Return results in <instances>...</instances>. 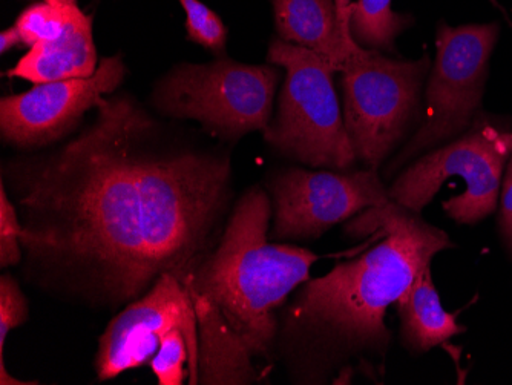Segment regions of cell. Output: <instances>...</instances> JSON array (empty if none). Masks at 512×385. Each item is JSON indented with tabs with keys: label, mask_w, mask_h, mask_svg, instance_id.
<instances>
[{
	"label": "cell",
	"mask_w": 512,
	"mask_h": 385,
	"mask_svg": "<svg viewBox=\"0 0 512 385\" xmlns=\"http://www.w3.org/2000/svg\"><path fill=\"white\" fill-rule=\"evenodd\" d=\"M275 240H315L336 224L390 201L376 169L289 168L270 178Z\"/></svg>",
	"instance_id": "9c48e42d"
},
{
	"label": "cell",
	"mask_w": 512,
	"mask_h": 385,
	"mask_svg": "<svg viewBox=\"0 0 512 385\" xmlns=\"http://www.w3.org/2000/svg\"><path fill=\"white\" fill-rule=\"evenodd\" d=\"M122 56L105 57L91 77L34 85L27 93L0 100L2 139L17 148L50 145L68 134L89 109L125 79Z\"/></svg>",
	"instance_id": "8fae6325"
},
{
	"label": "cell",
	"mask_w": 512,
	"mask_h": 385,
	"mask_svg": "<svg viewBox=\"0 0 512 385\" xmlns=\"http://www.w3.org/2000/svg\"><path fill=\"white\" fill-rule=\"evenodd\" d=\"M19 43H22V37L13 25V27L2 31V34H0V53L5 54L7 51L13 50Z\"/></svg>",
	"instance_id": "603a6c76"
},
{
	"label": "cell",
	"mask_w": 512,
	"mask_h": 385,
	"mask_svg": "<svg viewBox=\"0 0 512 385\" xmlns=\"http://www.w3.org/2000/svg\"><path fill=\"white\" fill-rule=\"evenodd\" d=\"M180 327L188 333L191 384H198V324L191 293L174 275H161L154 286L115 316L99 341L96 372L100 381L151 362L161 338Z\"/></svg>",
	"instance_id": "30bf717a"
},
{
	"label": "cell",
	"mask_w": 512,
	"mask_h": 385,
	"mask_svg": "<svg viewBox=\"0 0 512 385\" xmlns=\"http://www.w3.org/2000/svg\"><path fill=\"white\" fill-rule=\"evenodd\" d=\"M45 2H50V4H76L77 0H45Z\"/></svg>",
	"instance_id": "cb8c5ba5"
},
{
	"label": "cell",
	"mask_w": 512,
	"mask_h": 385,
	"mask_svg": "<svg viewBox=\"0 0 512 385\" xmlns=\"http://www.w3.org/2000/svg\"><path fill=\"white\" fill-rule=\"evenodd\" d=\"M25 234L16 208L7 195V188L2 181L0 188V266H16L22 260V238Z\"/></svg>",
	"instance_id": "ffe728a7"
},
{
	"label": "cell",
	"mask_w": 512,
	"mask_h": 385,
	"mask_svg": "<svg viewBox=\"0 0 512 385\" xmlns=\"http://www.w3.org/2000/svg\"><path fill=\"white\" fill-rule=\"evenodd\" d=\"M99 68L92 17L82 14L62 36L39 42L20 57L8 76L33 85L91 77Z\"/></svg>",
	"instance_id": "5bb4252c"
},
{
	"label": "cell",
	"mask_w": 512,
	"mask_h": 385,
	"mask_svg": "<svg viewBox=\"0 0 512 385\" xmlns=\"http://www.w3.org/2000/svg\"><path fill=\"white\" fill-rule=\"evenodd\" d=\"M186 13L189 39L215 54H224L227 30L223 20L200 0H180Z\"/></svg>",
	"instance_id": "d6986e66"
},
{
	"label": "cell",
	"mask_w": 512,
	"mask_h": 385,
	"mask_svg": "<svg viewBox=\"0 0 512 385\" xmlns=\"http://www.w3.org/2000/svg\"><path fill=\"white\" fill-rule=\"evenodd\" d=\"M394 307L401 321L399 341L410 355H424L467 330L457 323L454 313L442 306L431 264L417 274L408 292Z\"/></svg>",
	"instance_id": "9a60e30c"
},
{
	"label": "cell",
	"mask_w": 512,
	"mask_h": 385,
	"mask_svg": "<svg viewBox=\"0 0 512 385\" xmlns=\"http://www.w3.org/2000/svg\"><path fill=\"white\" fill-rule=\"evenodd\" d=\"M499 205V234L509 257L512 258V151L503 174Z\"/></svg>",
	"instance_id": "7402d4cb"
},
{
	"label": "cell",
	"mask_w": 512,
	"mask_h": 385,
	"mask_svg": "<svg viewBox=\"0 0 512 385\" xmlns=\"http://www.w3.org/2000/svg\"><path fill=\"white\" fill-rule=\"evenodd\" d=\"M393 0H356L348 7L353 39L368 50L393 51L408 20L391 8Z\"/></svg>",
	"instance_id": "2e32d148"
},
{
	"label": "cell",
	"mask_w": 512,
	"mask_h": 385,
	"mask_svg": "<svg viewBox=\"0 0 512 385\" xmlns=\"http://www.w3.org/2000/svg\"><path fill=\"white\" fill-rule=\"evenodd\" d=\"M352 0H273L279 39L330 60L341 73L361 47L350 31Z\"/></svg>",
	"instance_id": "7c38bea8"
},
{
	"label": "cell",
	"mask_w": 512,
	"mask_h": 385,
	"mask_svg": "<svg viewBox=\"0 0 512 385\" xmlns=\"http://www.w3.org/2000/svg\"><path fill=\"white\" fill-rule=\"evenodd\" d=\"M192 347L188 333L180 327L161 338L160 347L151 359V369L160 385H181L188 376L186 362H191Z\"/></svg>",
	"instance_id": "ac0fdd59"
},
{
	"label": "cell",
	"mask_w": 512,
	"mask_h": 385,
	"mask_svg": "<svg viewBox=\"0 0 512 385\" xmlns=\"http://www.w3.org/2000/svg\"><path fill=\"white\" fill-rule=\"evenodd\" d=\"M511 151L512 128L477 116L473 126L459 139L405 166L388 186V197L396 205L421 214L445 181L460 177L467 189L445 201L442 208L456 223H479L497 211Z\"/></svg>",
	"instance_id": "52a82bcc"
},
{
	"label": "cell",
	"mask_w": 512,
	"mask_h": 385,
	"mask_svg": "<svg viewBox=\"0 0 512 385\" xmlns=\"http://www.w3.org/2000/svg\"><path fill=\"white\" fill-rule=\"evenodd\" d=\"M27 320V298L11 275H2L0 278V356L4 355L8 333L22 326Z\"/></svg>",
	"instance_id": "44dd1931"
},
{
	"label": "cell",
	"mask_w": 512,
	"mask_h": 385,
	"mask_svg": "<svg viewBox=\"0 0 512 385\" xmlns=\"http://www.w3.org/2000/svg\"><path fill=\"white\" fill-rule=\"evenodd\" d=\"M198 324V384L241 385L258 381L253 356L214 301L191 292Z\"/></svg>",
	"instance_id": "4fadbf2b"
},
{
	"label": "cell",
	"mask_w": 512,
	"mask_h": 385,
	"mask_svg": "<svg viewBox=\"0 0 512 385\" xmlns=\"http://www.w3.org/2000/svg\"><path fill=\"white\" fill-rule=\"evenodd\" d=\"M269 62L286 70L278 112L264 131L275 151L310 168L350 171L358 162L335 88V66L315 51L275 39Z\"/></svg>",
	"instance_id": "277c9868"
},
{
	"label": "cell",
	"mask_w": 512,
	"mask_h": 385,
	"mask_svg": "<svg viewBox=\"0 0 512 385\" xmlns=\"http://www.w3.org/2000/svg\"><path fill=\"white\" fill-rule=\"evenodd\" d=\"M96 109L60 151L11 166L22 247L50 283L94 304L132 303L165 274L188 286L224 232L229 157L166 146L129 97Z\"/></svg>",
	"instance_id": "6da1fadb"
},
{
	"label": "cell",
	"mask_w": 512,
	"mask_h": 385,
	"mask_svg": "<svg viewBox=\"0 0 512 385\" xmlns=\"http://www.w3.org/2000/svg\"><path fill=\"white\" fill-rule=\"evenodd\" d=\"M272 200L252 188L238 200L217 247L195 270L186 289L214 301L253 358H270L278 309L310 280L318 255L302 247L269 243Z\"/></svg>",
	"instance_id": "3957f363"
},
{
	"label": "cell",
	"mask_w": 512,
	"mask_h": 385,
	"mask_svg": "<svg viewBox=\"0 0 512 385\" xmlns=\"http://www.w3.org/2000/svg\"><path fill=\"white\" fill-rule=\"evenodd\" d=\"M376 229L384 240L306 281L287 307L275 349L296 382L348 384L358 373L382 381L393 346L387 310L436 255L454 247L447 232L391 200L359 214L345 231L359 237Z\"/></svg>",
	"instance_id": "7a4b0ae2"
},
{
	"label": "cell",
	"mask_w": 512,
	"mask_h": 385,
	"mask_svg": "<svg viewBox=\"0 0 512 385\" xmlns=\"http://www.w3.org/2000/svg\"><path fill=\"white\" fill-rule=\"evenodd\" d=\"M82 14L77 4H50L43 0L25 8L14 27L19 31L23 45L31 48L36 43L62 36Z\"/></svg>",
	"instance_id": "e0dca14e"
},
{
	"label": "cell",
	"mask_w": 512,
	"mask_h": 385,
	"mask_svg": "<svg viewBox=\"0 0 512 385\" xmlns=\"http://www.w3.org/2000/svg\"><path fill=\"white\" fill-rule=\"evenodd\" d=\"M499 33L497 24L460 27L440 24L421 125L399 154L388 162L385 178L399 174L421 155L459 139L473 126L482 106Z\"/></svg>",
	"instance_id": "8992f818"
},
{
	"label": "cell",
	"mask_w": 512,
	"mask_h": 385,
	"mask_svg": "<svg viewBox=\"0 0 512 385\" xmlns=\"http://www.w3.org/2000/svg\"><path fill=\"white\" fill-rule=\"evenodd\" d=\"M278 80L273 65L184 63L158 83L154 105L166 116L197 120L211 134L237 140L269 128Z\"/></svg>",
	"instance_id": "ba28073f"
},
{
	"label": "cell",
	"mask_w": 512,
	"mask_h": 385,
	"mask_svg": "<svg viewBox=\"0 0 512 385\" xmlns=\"http://www.w3.org/2000/svg\"><path fill=\"white\" fill-rule=\"evenodd\" d=\"M430 57L396 60L359 47L342 68L344 122L359 162L378 171L413 126L422 122L421 94Z\"/></svg>",
	"instance_id": "5b68a950"
}]
</instances>
